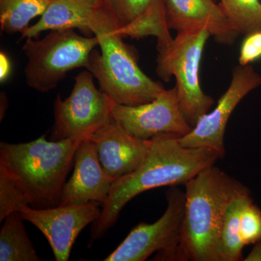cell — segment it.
<instances>
[{"instance_id": "cell-1", "label": "cell", "mask_w": 261, "mask_h": 261, "mask_svg": "<svg viewBox=\"0 0 261 261\" xmlns=\"http://www.w3.org/2000/svg\"><path fill=\"white\" fill-rule=\"evenodd\" d=\"M179 138L177 135H162L151 139L142 164L113 182L100 216L92 223L89 247L114 226L122 209L137 195L159 187L185 185L220 159L213 149L184 147Z\"/></svg>"}, {"instance_id": "cell-2", "label": "cell", "mask_w": 261, "mask_h": 261, "mask_svg": "<svg viewBox=\"0 0 261 261\" xmlns=\"http://www.w3.org/2000/svg\"><path fill=\"white\" fill-rule=\"evenodd\" d=\"M179 260L221 261V232L228 205L249 189L215 165L187 181Z\"/></svg>"}, {"instance_id": "cell-3", "label": "cell", "mask_w": 261, "mask_h": 261, "mask_svg": "<svg viewBox=\"0 0 261 261\" xmlns=\"http://www.w3.org/2000/svg\"><path fill=\"white\" fill-rule=\"evenodd\" d=\"M86 137L47 141L43 135L25 143H0V170L10 176L33 208L60 205L75 151Z\"/></svg>"}, {"instance_id": "cell-4", "label": "cell", "mask_w": 261, "mask_h": 261, "mask_svg": "<svg viewBox=\"0 0 261 261\" xmlns=\"http://www.w3.org/2000/svg\"><path fill=\"white\" fill-rule=\"evenodd\" d=\"M99 41L101 53L92 51L87 69L101 90L116 104L138 106L151 102L164 90L140 69L123 36L116 32L114 21L102 5L98 7L90 27Z\"/></svg>"}, {"instance_id": "cell-5", "label": "cell", "mask_w": 261, "mask_h": 261, "mask_svg": "<svg viewBox=\"0 0 261 261\" xmlns=\"http://www.w3.org/2000/svg\"><path fill=\"white\" fill-rule=\"evenodd\" d=\"M97 46V37H82L74 29L50 31L42 39H25L22 48L28 58L25 84L38 92L53 90L70 70L87 68Z\"/></svg>"}, {"instance_id": "cell-6", "label": "cell", "mask_w": 261, "mask_h": 261, "mask_svg": "<svg viewBox=\"0 0 261 261\" xmlns=\"http://www.w3.org/2000/svg\"><path fill=\"white\" fill-rule=\"evenodd\" d=\"M210 37L206 29L179 32L169 45L158 49L156 73L166 82L174 76L182 113L192 127L214 104L200 81L202 55Z\"/></svg>"}, {"instance_id": "cell-7", "label": "cell", "mask_w": 261, "mask_h": 261, "mask_svg": "<svg viewBox=\"0 0 261 261\" xmlns=\"http://www.w3.org/2000/svg\"><path fill=\"white\" fill-rule=\"evenodd\" d=\"M172 187L166 192L167 208L155 222H142L127 235L104 261H144L157 252L154 260H179L185 216V193Z\"/></svg>"}, {"instance_id": "cell-8", "label": "cell", "mask_w": 261, "mask_h": 261, "mask_svg": "<svg viewBox=\"0 0 261 261\" xmlns=\"http://www.w3.org/2000/svg\"><path fill=\"white\" fill-rule=\"evenodd\" d=\"M93 77L89 70L81 72L68 97L57 96L50 140L89 137L113 118L116 102L96 88Z\"/></svg>"}, {"instance_id": "cell-9", "label": "cell", "mask_w": 261, "mask_h": 261, "mask_svg": "<svg viewBox=\"0 0 261 261\" xmlns=\"http://www.w3.org/2000/svg\"><path fill=\"white\" fill-rule=\"evenodd\" d=\"M260 84V75L251 65L235 67L229 86L217 106L201 117L191 132L180 137V143L184 147L213 149L219 154L220 159H224V136L228 120L239 103Z\"/></svg>"}, {"instance_id": "cell-10", "label": "cell", "mask_w": 261, "mask_h": 261, "mask_svg": "<svg viewBox=\"0 0 261 261\" xmlns=\"http://www.w3.org/2000/svg\"><path fill=\"white\" fill-rule=\"evenodd\" d=\"M113 117L130 134L142 140L162 135L181 137L193 128L182 113L176 87L164 89L153 100L138 106L116 103Z\"/></svg>"}, {"instance_id": "cell-11", "label": "cell", "mask_w": 261, "mask_h": 261, "mask_svg": "<svg viewBox=\"0 0 261 261\" xmlns=\"http://www.w3.org/2000/svg\"><path fill=\"white\" fill-rule=\"evenodd\" d=\"M100 206L99 202H90L43 209L27 207L19 214L45 237L57 261H68L81 231L100 216Z\"/></svg>"}, {"instance_id": "cell-12", "label": "cell", "mask_w": 261, "mask_h": 261, "mask_svg": "<svg viewBox=\"0 0 261 261\" xmlns=\"http://www.w3.org/2000/svg\"><path fill=\"white\" fill-rule=\"evenodd\" d=\"M105 172L114 181L135 171L148 152L150 140L137 138L111 118L89 135Z\"/></svg>"}, {"instance_id": "cell-13", "label": "cell", "mask_w": 261, "mask_h": 261, "mask_svg": "<svg viewBox=\"0 0 261 261\" xmlns=\"http://www.w3.org/2000/svg\"><path fill=\"white\" fill-rule=\"evenodd\" d=\"M168 28L178 33L206 29L219 44L231 45L240 32L213 0H163Z\"/></svg>"}, {"instance_id": "cell-14", "label": "cell", "mask_w": 261, "mask_h": 261, "mask_svg": "<svg viewBox=\"0 0 261 261\" xmlns=\"http://www.w3.org/2000/svg\"><path fill=\"white\" fill-rule=\"evenodd\" d=\"M73 165V175L62 190L60 205L97 202L102 206L115 181L105 172L88 137L82 140L75 151Z\"/></svg>"}, {"instance_id": "cell-15", "label": "cell", "mask_w": 261, "mask_h": 261, "mask_svg": "<svg viewBox=\"0 0 261 261\" xmlns=\"http://www.w3.org/2000/svg\"><path fill=\"white\" fill-rule=\"evenodd\" d=\"M99 0H51L37 23L21 34L20 40L36 38L46 31L80 29L86 35L92 34L90 27Z\"/></svg>"}, {"instance_id": "cell-16", "label": "cell", "mask_w": 261, "mask_h": 261, "mask_svg": "<svg viewBox=\"0 0 261 261\" xmlns=\"http://www.w3.org/2000/svg\"><path fill=\"white\" fill-rule=\"evenodd\" d=\"M123 37H147L159 10L156 0H99Z\"/></svg>"}, {"instance_id": "cell-17", "label": "cell", "mask_w": 261, "mask_h": 261, "mask_svg": "<svg viewBox=\"0 0 261 261\" xmlns=\"http://www.w3.org/2000/svg\"><path fill=\"white\" fill-rule=\"evenodd\" d=\"M20 214L13 213L4 220L0 231V261H39L27 234Z\"/></svg>"}, {"instance_id": "cell-18", "label": "cell", "mask_w": 261, "mask_h": 261, "mask_svg": "<svg viewBox=\"0 0 261 261\" xmlns=\"http://www.w3.org/2000/svg\"><path fill=\"white\" fill-rule=\"evenodd\" d=\"M252 200L250 190L238 195L228 205L221 232V261L243 260L245 244L240 232V216L244 207Z\"/></svg>"}, {"instance_id": "cell-19", "label": "cell", "mask_w": 261, "mask_h": 261, "mask_svg": "<svg viewBox=\"0 0 261 261\" xmlns=\"http://www.w3.org/2000/svg\"><path fill=\"white\" fill-rule=\"evenodd\" d=\"M51 0H0L1 30L8 34H23L29 23L41 16Z\"/></svg>"}, {"instance_id": "cell-20", "label": "cell", "mask_w": 261, "mask_h": 261, "mask_svg": "<svg viewBox=\"0 0 261 261\" xmlns=\"http://www.w3.org/2000/svg\"><path fill=\"white\" fill-rule=\"evenodd\" d=\"M225 15L240 34L261 30L260 0H219Z\"/></svg>"}, {"instance_id": "cell-21", "label": "cell", "mask_w": 261, "mask_h": 261, "mask_svg": "<svg viewBox=\"0 0 261 261\" xmlns=\"http://www.w3.org/2000/svg\"><path fill=\"white\" fill-rule=\"evenodd\" d=\"M30 207L28 199L15 181L0 170V221L9 215Z\"/></svg>"}, {"instance_id": "cell-22", "label": "cell", "mask_w": 261, "mask_h": 261, "mask_svg": "<svg viewBox=\"0 0 261 261\" xmlns=\"http://www.w3.org/2000/svg\"><path fill=\"white\" fill-rule=\"evenodd\" d=\"M240 232L245 245H254L261 240V209L253 200L245 205L242 212Z\"/></svg>"}, {"instance_id": "cell-23", "label": "cell", "mask_w": 261, "mask_h": 261, "mask_svg": "<svg viewBox=\"0 0 261 261\" xmlns=\"http://www.w3.org/2000/svg\"><path fill=\"white\" fill-rule=\"evenodd\" d=\"M240 48L239 63L250 65L261 58V30L245 36Z\"/></svg>"}, {"instance_id": "cell-24", "label": "cell", "mask_w": 261, "mask_h": 261, "mask_svg": "<svg viewBox=\"0 0 261 261\" xmlns=\"http://www.w3.org/2000/svg\"><path fill=\"white\" fill-rule=\"evenodd\" d=\"M11 63L8 56L3 51L0 53V81L2 83L9 78L11 73Z\"/></svg>"}, {"instance_id": "cell-25", "label": "cell", "mask_w": 261, "mask_h": 261, "mask_svg": "<svg viewBox=\"0 0 261 261\" xmlns=\"http://www.w3.org/2000/svg\"><path fill=\"white\" fill-rule=\"evenodd\" d=\"M245 261H261V240L254 244L251 251L247 255Z\"/></svg>"}]
</instances>
